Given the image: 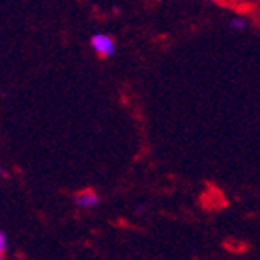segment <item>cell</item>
<instances>
[{
    "mask_svg": "<svg viewBox=\"0 0 260 260\" xmlns=\"http://www.w3.org/2000/svg\"><path fill=\"white\" fill-rule=\"evenodd\" d=\"M89 45H91L93 52L101 58H112L115 54V41L114 38H110L108 34H93L91 39H89Z\"/></svg>",
    "mask_w": 260,
    "mask_h": 260,
    "instance_id": "cell-1",
    "label": "cell"
},
{
    "mask_svg": "<svg viewBox=\"0 0 260 260\" xmlns=\"http://www.w3.org/2000/svg\"><path fill=\"white\" fill-rule=\"evenodd\" d=\"M101 203V197L93 190H84L82 193L76 195V205L80 208H95Z\"/></svg>",
    "mask_w": 260,
    "mask_h": 260,
    "instance_id": "cell-2",
    "label": "cell"
},
{
    "mask_svg": "<svg viewBox=\"0 0 260 260\" xmlns=\"http://www.w3.org/2000/svg\"><path fill=\"white\" fill-rule=\"evenodd\" d=\"M231 28H233V30H238V32H242V30H245V28H247V22H245L244 17H234L233 21H231Z\"/></svg>",
    "mask_w": 260,
    "mask_h": 260,
    "instance_id": "cell-3",
    "label": "cell"
},
{
    "mask_svg": "<svg viewBox=\"0 0 260 260\" xmlns=\"http://www.w3.org/2000/svg\"><path fill=\"white\" fill-rule=\"evenodd\" d=\"M6 249H8V238L4 233H0V253H4Z\"/></svg>",
    "mask_w": 260,
    "mask_h": 260,
    "instance_id": "cell-4",
    "label": "cell"
},
{
    "mask_svg": "<svg viewBox=\"0 0 260 260\" xmlns=\"http://www.w3.org/2000/svg\"><path fill=\"white\" fill-rule=\"evenodd\" d=\"M208 2H221V0H208Z\"/></svg>",
    "mask_w": 260,
    "mask_h": 260,
    "instance_id": "cell-5",
    "label": "cell"
},
{
    "mask_svg": "<svg viewBox=\"0 0 260 260\" xmlns=\"http://www.w3.org/2000/svg\"><path fill=\"white\" fill-rule=\"evenodd\" d=\"M0 260H4V258H2V253H0Z\"/></svg>",
    "mask_w": 260,
    "mask_h": 260,
    "instance_id": "cell-6",
    "label": "cell"
}]
</instances>
